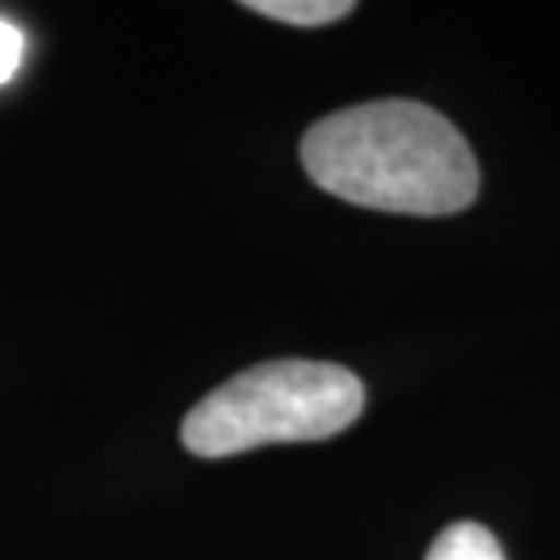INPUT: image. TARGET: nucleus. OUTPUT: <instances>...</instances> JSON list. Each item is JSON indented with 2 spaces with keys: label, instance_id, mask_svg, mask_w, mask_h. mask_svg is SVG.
Segmentation results:
<instances>
[{
  "label": "nucleus",
  "instance_id": "1",
  "mask_svg": "<svg viewBox=\"0 0 560 560\" xmlns=\"http://www.w3.org/2000/svg\"><path fill=\"white\" fill-rule=\"evenodd\" d=\"M302 167L324 194L394 215H455L480 172L452 120L411 98L361 103L302 136Z\"/></svg>",
  "mask_w": 560,
  "mask_h": 560
},
{
  "label": "nucleus",
  "instance_id": "2",
  "mask_svg": "<svg viewBox=\"0 0 560 560\" xmlns=\"http://www.w3.org/2000/svg\"><path fill=\"white\" fill-rule=\"evenodd\" d=\"M364 411V383L328 361H266L200 400L183 419L189 455L230 458L266 444L328 441Z\"/></svg>",
  "mask_w": 560,
  "mask_h": 560
},
{
  "label": "nucleus",
  "instance_id": "3",
  "mask_svg": "<svg viewBox=\"0 0 560 560\" xmlns=\"http://www.w3.org/2000/svg\"><path fill=\"white\" fill-rule=\"evenodd\" d=\"M425 560H506V553L485 524L458 521L436 535Z\"/></svg>",
  "mask_w": 560,
  "mask_h": 560
},
{
  "label": "nucleus",
  "instance_id": "4",
  "mask_svg": "<svg viewBox=\"0 0 560 560\" xmlns=\"http://www.w3.org/2000/svg\"><path fill=\"white\" fill-rule=\"evenodd\" d=\"M244 8L288 22V26H328V22H339L353 11L350 0H252Z\"/></svg>",
  "mask_w": 560,
  "mask_h": 560
},
{
  "label": "nucleus",
  "instance_id": "5",
  "mask_svg": "<svg viewBox=\"0 0 560 560\" xmlns=\"http://www.w3.org/2000/svg\"><path fill=\"white\" fill-rule=\"evenodd\" d=\"M22 59H26V37L15 22L0 19V84H8L19 73Z\"/></svg>",
  "mask_w": 560,
  "mask_h": 560
}]
</instances>
